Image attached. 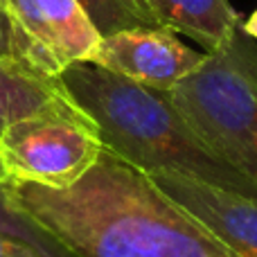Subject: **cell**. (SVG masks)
Masks as SVG:
<instances>
[{"instance_id": "obj_1", "label": "cell", "mask_w": 257, "mask_h": 257, "mask_svg": "<svg viewBox=\"0 0 257 257\" xmlns=\"http://www.w3.org/2000/svg\"><path fill=\"white\" fill-rule=\"evenodd\" d=\"M7 187L14 205L72 257H235L149 174L106 149L66 190Z\"/></svg>"}, {"instance_id": "obj_2", "label": "cell", "mask_w": 257, "mask_h": 257, "mask_svg": "<svg viewBox=\"0 0 257 257\" xmlns=\"http://www.w3.org/2000/svg\"><path fill=\"white\" fill-rule=\"evenodd\" d=\"M59 81L115 158L145 174H181L257 199L255 183L194 131L169 93L136 84L93 61L63 68Z\"/></svg>"}, {"instance_id": "obj_3", "label": "cell", "mask_w": 257, "mask_h": 257, "mask_svg": "<svg viewBox=\"0 0 257 257\" xmlns=\"http://www.w3.org/2000/svg\"><path fill=\"white\" fill-rule=\"evenodd\" d=\"M194 131L257 185V43L237 30L169 90Z\"/></svg>"}, {"instance_id": "obj_4", "label": "cell", "mask_w": 257, "mask_h": 257, "mask_svg": "<svg viewBox=\"0 0 257 257\" xmlns=\"http://www.w3.org/2000/svg\"><path fill=\"white\" fill-rule=\"evenodd\" d=\"M104 151L97 128L77 104L14 122L0 133V167L7 183L66 190Z\"/></svg>"}, {"instance_id": "obj_5", "label": "cell", "mask_w": 257, "mask_h": 257, "mask_svg": "<svg viewBox=\"0 0 257 257\" xmlns=\"http://www.w3.org/2000/svg\"><path fill=\"white\" fill-rule=\"evenodd\" d=\"M7 9L41 72L59 77L72 63L93 61L102 34L79 0H7Z\"/></svg>"}, {"instance_id": "obj_6", "label": "cell", "mask_w": 257, "mask_h": 257, "mask_svg": "<svg viewBox=\"0 0 257 257\" xmlns=\"http://www.w3.org/2000/svg\"><path fill=\"white\" fill-rule=\"evenodd\" d=\"M208 52L187 48L165 27H128L102 36L93 63L156 90H174Z\"/></svg>"}, {"instance_id": "obj_7", "label": "cell", "mask_w": 257, "mask_h": 257, "mask_svg": "<svg viewBox=\"0 0 257 257\" xmlns=\"http://www.w3.org/2000/svg\"><path fill=\"white\" fill-rule=\"evenodd\" d=\"M149 176L235 257H257V199L181 174L160 172Z\"/></svg>"}, {"instance_id": "obj_8", "label": "cell", "mask_w": 257, "mask_h": 257, "mask_svg": "<svg viewBox=\"0 0 257 257\" xmlns=\"http://www.w3.org/2000/svg\"><path fill=\"white\" fill-rule=\"evenodd\" d=\"M72 104L59 77L45 75L16 59L0 57V133L23 117Z\"/></svg>"}, {"instance_id": "obj_9", "label": "cell", "mask_w": 257, "mask_h": 257, "mask_svg": "<svg viewBox=\"0 0 257 257\" xmlns=\"http://www.w3.org/2000/svg\"><path fill=\"white\" fill-rule=\"evenodd\" d=\"M151 16L160 27L185 34L214 52L241 27V18L228 0H151Z\"/></svg>"}, {"instance_id": "obj_10", "label": "cell", "mask_w": 257, "mask_h": 257, "mask_svg": "<svg viewBox=\"0 0 257 257\" xmlns=\"http://www.w3.org/2000/svg\"><path fill=\"white\" fill-rule=\"evenodd\" d=\"M79 3L102 36L128 27H160L133 0H79Z\"/></svg>"}, {"instance_id": "obj_11", "label": "cell", "mask_w": 257, "mask_h": 257, "mask_svg": "<svg viewBox=\"0 0 257 257\" xmlns=\"http://www.w3.org/2000/svg\"><path fill=\"white\" fill-rule=\"evenodd\" d=\"M0 230L12 232V235H16V237H23V239L32 241V244H36V246L54 250V253H68L52 235H48L39 223H34L27 214H23L21 210L14 205L12 196H9L7 183H0Z\"/></svg>"}, {"instance_id": "obj_12", "label": "cell", "mask_w": 257, "mask_h": 257, "mask_svg": "<svg viewBox=\"0 0 257 257\" xmlns=\"http://www.w3.org/2000/svg\"><path fill=\"white\" fill-rule=\"evenodd\" d=\"M0 57L16 59V61L36 68L34 54H32L30 45L23 39L21 30L16 27L12 14H9V9L5 7L3 3H0ZM36 70H39V68H36Z\"/></svg>"}, {"instance_id": "obj_13", "label": "cell", "mask_w": 257, "mask_h": 257, "mask_svg": "<svg viewBox=\"0 0 257 257\" xmlns=\"http://www.w3.org/2000/svg\"><path fill=\"white\" fill-rule=\"evenodd\" d=\"M0 257H72L70 253H54L43 246L16 237L12 232L0 230Z\"/></svg>"}, {"instance_id": "obj_14", "label": "cell", "mask_w": 257, "mask_h": 257, "mask_svg": "<svg viewBox=\"0 0 257 257\" xmlns=\"http://www.w3.org/2000/svg\"><path fill=\"white\" fill-rule=\"evenodd\" d=\"M241 30H244L246 34H248L250 39H253L255 43H257V9H255V12L248 16V21L241 23Z\"/></svg>"}, {"instance_id": "obj_15", "label": "cell", "mask_w": 257, "mask_h": 257, "mask_svg": "<svg viewBox=\"0 0 257 257\" xmlns=\"http://www.w3.org/2000/svg\"><path fill=\"white\" fill-rule=\"evenodd\" d=\"M133 3H136L138 7H140L142 12H145L147 16H149L151 21H154V16H151V0H133ZM154 23H156V21H154ZM156 25H158V23H156Z\"/></svg>"}, {"instance_id": "obj_16", "label": "cell", "mask_w": 257, "mask_h": 257, "mask_svg": "<svg viewBox=\"0 0 257 257\" xmlns=\"http://www.w3.org/2000/svg\"><path fill=\"white\" fill-rule=\"evenodd\" d=\"M0 183H7V178H5V172H3V167H0Z\"/></svg>"}, {"instance_id": "obj_17", "label": "cell", "mask_w": 257, "mask_h": 257, "mask_svg": "<svg viewBox=\"0 0 257 257\" xmlns=\"http://www.w3.org/2000/svg\"><path fill=\"white\" fill-rule=\"evenodd\" d=\"M0 3H3V5H5V7H7V0H0Z\"/></svg>"}]
</instances>
